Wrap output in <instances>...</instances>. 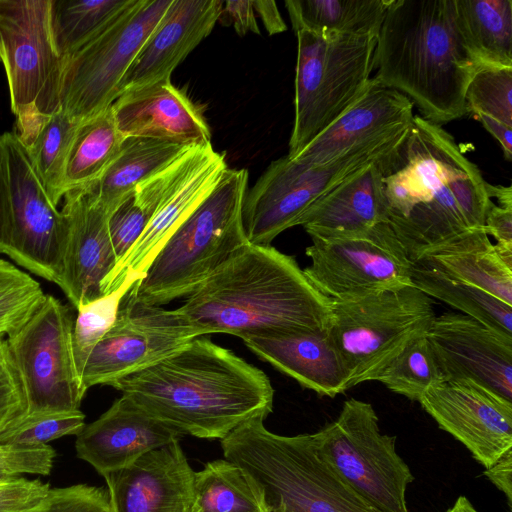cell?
<instances>
[{"label":"cell","mask_w":512,"mask_h":512,"mask_svg":"<svg viewBox=\"0 0 512 512\" xmlns=\"http://www.w3.org/2000/svg\"><path fill=\"white\" fill-rule=\"evenodd\" d=\"M218 21L224 25H232L240 36L248 32L260 34L252 1H223Z\"/></svg>","instance_id":"cell-47"},{"label":"cell","mask_w":512,"mask_h":512,"mask_svg":"<svg viewBox=\"0 0 512 512\" xmlns=\"http://www.w3.org/2000/svg\"><path fill=\"white\" fill-rule=\"evenodd\" d=\"M172 0H135L96 38L64 61L60 109L81 122L108 109L143 44Z\"/></svg>","instance_id":"cell-12"},{"label":"cell","mask_w":512,"mask_h":512,"mask_svg":"<svg viewBox=\"0 0 512 512\" xmlns=\"http://www.w3.org/2000/svg\"><path fill=\"white\" fill-rule=\"evenodd\" d=\"M380 167L389 224L413 264L468 230L483 228L492 201L488 182L441 126L414 115Z\"/></svg>","instance_id":"cell-1"},{"label":"cell","mask_w":512,"mask_h":512,"mask_svg":"<svg viewBox=\"0 0 512 512\" xmlns=\"http://www.w3.org/2000/svg\"><path fill=\"white\" fill-rule=\"evenodd\" d=\"M294 123L287 156L295 157L366 90L377 36L296 32Z\"/></svg>","instance_id":"cell-7"},{"label":"cell","mask_w":512,"mask_h":512,"mask_svg":"<svg viewBox=\"0 0 512 512\" xmlns=\"http://www.w3.org/2000/svg\"><path fill=\"white\" fill-rule=\"evenodd\" d=\"M51 0H0V61L17 135L60 109L64 59L50 27Z\"/></svg>","instance_id":"cell-11"},{"label":"cell","mask_w":512,"mask_h":512,"mask_svg":"<svg viewBox=\"0 0 512 512\" xmlns=\"http://www.w3.org/2000/svg\"><path fill=\"white\" fill-rule=\"evenodd\" d=\"M484 475L507 498L508 506L512 504V449L508 450L493 465L484 470Z\"/></svg>","instance_id":"cell-50"},{"label":"cell","mask_w":512,"mask_h":512,"mask_svg":"<svg viewBox=\"0 0 512 512\" xmlns=\"http://www.w3.org/2000/svg\"><path fill=\"white\" fill-rule=\"evenodd\" d=\"M413 106L408 97L382 86L372 76L363 94L292 159L324 164L352 149L400 133L412 123Z\"/></svg>","instance_id":"cell-21"},{"label":"cell","mask_w":512,"mask_h":512,"mask_svg":"<svg viewBox=\"0 0 512 512\" xmlns=\"http://www.w3.org/2000/svg\"><path fill=\"white\" fill-rule=\"evenodd\" d=\"M6 338V336L0 334V343Z\"/></svg>","instance_id":"cell-56"},{"label":"cell","mask_w":512,"mask_h":512,"mask_svg":"<svg viewBox=\"0 0 512 512\" xmlns=\"http://www.w3.org/2000/svg\"><path fill=\"white\" fill-rule=\"evenodd\" d=\"M380 162L332 190L302 216L298 225L312 238L355 234L389 223Z\"/></svg>","instance_id":"cell-27"},{"label":"cell","mask_w":512,"mask_h":512,"mask_svg":"<svg viewBox=\"0 0 512 512\" xmlns=\"http://www.w3.org/2000/svg\"><path fill=\"white\" fill-rule=\"evenodd\" d=\"M409 128L324 164H306L287 155L272 161L244 196L242 220L248 243L270 245L280 233L298 226L332 190L390 154Z\"/></svg>","instance_id":"cell-9"},{"label":"cell","mask_w":512,"mask_h":512,"mask_svg":"<svg viewBox=\"0 0 512 512\" xmlns=\"http://www.w3.org/2000/svg\"><path fill=\"white\" fill-rule=\"evenodd\" d=\"M191 148L155 138L125 137L118 155L102 176L85 187L110 214L138 184L171 165Z\"/></svg>","instance_id":"cell-29"},{"label":"cell","mask_w":512,"mask_h":512,"mask_svg":"<svg viewBox=\"0 0 512 512\" xmlns=\"http://www.w3.org/2000/svg\"><path fill=\"white\" fill-rule=\"evenodd\" d=\"M194 472L176 440L105 474L112 512H193Z\"/></svg>","instance_id":"cell-20"},{"label":"cell","mask_w":512,"mask_h":512,"mask_svg":"<svg viewBox=\"0 0 512 512\" xmlns=\"http://www.w3.org/2000/svg\"><path fill=\"white\" fill-rule=\"evenodd\" d=\"M110 108L124 137H149L192 147L211 144L205 118L171 80L126 90Z\"/></svg>","instance_id":"cell-22"},{"label":"cell","mask_w":512,"mask_h":512,"mask_svg":"<svg viewBox=\"0 0 512 512\" xmlns=\"http://www.w3.org/2000/svg\"><path fill=\"white\" fill-rule=\"evenodd\" d=\"M466 114H483L512 127V67L480 65L465 92Z\"/></svg>","instance_id":"cell-40"},{"label":"cell","mask_w":512,"mask_h":512,"mask_svg":"<svg viewBox=\"0 0 512 512\" xmlns=\"http://www.w3.org/2000/svg\"><path fill=\"white\" fill-rule=\"evenodd\" d=\"M134 284L126 279L118 288L76 309L72 347L80 378L90 353L115 322L122 299Z\"/></svg>","instance_id":"cell-38"},{"label":"cell","mask_w":512,"mask_h":512,"mask_svg":"<svg viewBox=\"0 0 512 512\" xmlns=\"http://www.w3.org/2000/svg\"><path fill=\"white\" fill-rule=\"evenodd\" d=\"M246 169L226 168L209 194L179 225L131 290L149 305L187 297L232 254L248 244L242 206Z\"/></svg>","instance_id":"cell-6"},{"label":"cell","mask_w":512,"mask_h":512,"mask_svg":"<svg viewBox=\"0 0 512 512\" xmlns=\"http://www.w3.org/2000/svg\"><path fill=\"white\" fill-rule=\"evenodd\" d=\"M135 0H51L50 27L64 61L96 38Z\"/></svg>","instance_id":"cell-36"},{"label":"cell","mask_w":512,"mask_h":512,"mask_svg":"<svg viewBox=\"0 0 512 512\" xmlns=\"http://www.w3.org/2000/svg\"><path fill=\"white\" fill-rule=\"evenodd\" d=\"M418 264L435 268L512 306V249L493 244L483 228L470 229L430 251Z\"/></svg>","instance_id":"cell-28"},{"label":"cell","mask_w":512,"mask_h":512,"mask_svg":"<svg viewBox=\"0 0 512 512\" xmlns=\"http://www.w3.org/2000/svg\"><path fill=\"white\" fill-rule=\"evenodd\" d=\"M112 387L181 435L203 439L222 440L273 409L268 376L204 336Z\"/></svg>","instance_id":"cell-2"},{"label":"cell","mask_w":512,"mask_h":512,"mask_svg":"<svg viewBox=\"0 0 512 512\" xmlns=\"http://www.w3.org/2000/svg\"><path fill=\"white\" fill-rule=\"evenodd\" d=\"M68 305L46 294L30 319L6 337L27 401V414L79 411L85 391L77 371Z\"/></svg>","instance_id":"cell-13"},{"label":"cell","mask_w":512,"mask_h":512,"mask_svg":"<svg viewBox=\"0 0 512 512\" xmlns=\"http://www.w3.org/2000/svg\"><path fill=\"white\" fill-rule=\"evenodd\" d=\"M198 336L176 309L141 302L130 288L122 299L115 322L85 363L82 388L86 393L95 385L112 387L170 356Z\"/></svg>","instance_id":"cell-15"},{"label":"cell","mask_w":512,"mask_h":512,"mask_svg":"<svg viewBox=\"0 0 512 512\" xmlns=\"http://www.w3.org/2000/svg\"><path fill=\"white\" fill-rule=\"evenodd\" d=\"M55 451L49 445L20 446L0 444V471L21 475L50 473Z\"/></svg>","instance_id":"cell-45"},{"label":"cell","mask_w":512,"mask_h":512,"mask_svg":"<svg viewBox=\"0 0 512 512\" xmlns=\"http://www.w3.org/2000/svg\"><path fill=\"white\" fill-rule=\"evenodd\" d=\"M21 476L0 471V484L16 480Z\"/></svg>","instance_id":"cell-55"},{"label":"cell","mask_w":512,"mask_h":512,"mask_svg":"<svg viewBox=\"0 0 512 512\" xmlns=\"http://www.w3.org/2000/svg\"><path fill=\"white\" fill-rule=\"evenodd\" d=\"M321 457L381 512H409L406 492L414 480L396 452V437L382 434L373 406L355 398L338 417L312 434Z\"/></svg>","instance_id":"cell-10"},{"label":"cell","mask_w":512,"mask_h":512,"mask_svg":"<svg viewBox=\"0 0 512 512\" xmlns=\"http://www.w3.org/2000/svg\"><path fill=\"white\" fill-rule=\"evenodd\" d=\"M426 338L444 382L477 385L512 402V338L460 312L435 316Z\"/></svg>","instance_id":"cell-17"},{"label":"cell","mask_w":512,"mask_h":512,"mask_svg":"<svg viewBox=\"0 0 512 512\" xmlns=\"http://www.w3.org/2000/svg\"><path fill=\"white\" fill-rule=\"evenodd\" d=\"M222 4L221 0H172L125 74L119 95L171 80L175 68L212 32Z\"/></svg>","instance_id":"cell-24"},{"label":"cell","mask_w":512,"mask_h":512,"mask_svg":"<svg viewBox=\"0 0 512 512\" xmlns=\"http://www.w3.org/2000/svg\"><path fill=\"white\" fill-rule=\"evenodd\" d=\"M483 229L488 236L496 239L497 245L512 249V207L496 205L491 201Z\"/></svg>","instance_id":"cell-48"},{"label":"cell","mask_w":512,"mask_h":512,"mask_svg":"<svg viewBox=\"0 0 512 512\" xmlns=\"http://www.w3.org/2000/svg\"><path fill=\"white\" fill-rule=\"evenodd\" d=\"M392 0H286L293 30L377 36Z\"/></svg>","instance_id":"cell-31"},{"label":"cell","mask_w":512,"mask_h":512,"mask_svg":"<svg viewBox=\"0 0 512 512\" xmlns=\"http://www.w3.org/2000/svg\"><path fill=\"white\" fill-rule=\"evenodd\" d=\"M478 63L456 26L453 0H392L377 35L373 76L442 126L466 114Z\"/></svg>","instance_id":"cell-4"},{"label":"cell","mask_w":512,"mask_h":512,"mask_svg":"<svg viewBox=\"0 0 512 512\" xmlns=\"http://www.w3.org/2000/svg\"><path fill=\"white\" fill-rule=\"evenodd\" d=\"M263 422L243 423L221 448L256 482L269 512H381L321 457L312 434L278 435Z\"/></svg>","instance_id":"cell-5"},{"label":"cell","mask_w":512,"mask_h":512,"mask_svg":"<svg viewBox=\"0 0 512 512\" xmlns=\"http://www.w3.org/2000/svg\"><path fill=\"white\" fill-rule=\"evenodd\" d=\"M50 485L39 479L16 480L0 484V512H35L46 501Z\"/></svg>","instance_id":"cell-46"},{"label":"cell","mask_w":512,"mask_h":512,"mask_svg":"<svg viewBox=\"0 0 512 512\" xmlns=\"http://www.w3.org/2000/svg\"><path fill=\"white\" fill-rule=\"evenodd\" d=\"M242 340L304 388L331 398L348 390V374L328 330L250 335Z\"/></svg>","instance_id":"cell-26"},{"label":"cell","mask_w":512,"mask_h":512,"mask_svg":"<svg viewBox=\"0 0 512 512\" xmlns=\"http://www.w3.org/2000/svg\"><path fill=\"white\" fill-rule=\"evenodd\" d=\"M419 403L485 469L512 449V402L474 384L442 382Z\"/></svg>","instance_id":"cell-18"},{"label":"cell","mask_w":512,"mask_h":512,"mask_svg":"<svg viewBox=\"0 0 512 512\" xmlns=\"http://www.w3.org/2000/svg\"><path fill=\"white\" fill-rule=\"evenodd\" d=\"M174 428L122 396L77 435V456L105 474L129 466L144 454L179 440Z\"/></svg>","instance_id":"cell-23"},{"label":"cell","mask_w":512,"mask_h":512,"mask_svg":"<svg viewBox=\"0 0 512 512\" xmlns=\"http://www.w3.org/2000/svg\"><path fill=\"white\" fill-rule=\"evenodd\" d=\"M124 139L110 107L81 121L67 157L65 194L97 181L118 155Z\"/></svg>","instance_id":"cell-32"},{"label":"cell","mask_w":512,"mask_h":512,"mask_svg":"<svg viewBox=\"0 0 512 512\" xmlns=\"http://www.w3.org/2000/svg\"><path fill=\"white\" fill-rule=\"evenodd\" d=\"M487 191L490 198H496L499 205L512 207V189L511 186L492 185L487 183Z\"/></svg>","instance_id":"cell-53"},{"label":"cell","mask_w":512,"mask_h":512,"mask_svg":"<svg viewBox=\"0 0 512 512\" xmlns=\"http://www.w3.org/2000/svg\"><path fill=\"white\" fill-rule=\"evenodd\" d=\"M35 512H112L108 491L102 487L77 484L54 488Z\"/></svg>","instance_id":"cell-44"},{"label":"cell","mask_w":512,"mask_h":512,"mask_svg":"<svg viewBox=\"0 0 512 512\" xmlns=\"http://www.w3.org/2000/svg\"><path fill=\"white\" fill-rule=\"evenodd\" d=\"M483 125V127L499 142L504 152L505 158L512 159V127L493 119L487 115L477 114L474 116Z\"/></svg>","instance_id":"cell-52"},{"label":"cell","mask_w":512,"mask_h":512,"mask_svg":"<svg viewBox=\"0 0 512 512\" xmlns=\"http://www.w3.org/2000/svg\"><path fill=\"white\" fill-rule=\"evenodd\" d=\"M45 295L37 280L0 259V334L7 337L21 328L41 306Z\"/></svg>","instance_id":"cell-39"},{"label":"cell","mask_w":512,"mask_h":512,"mask_svg":"<svg viewBox=\"0 0 512 512\" xmlns=\"http://www.w3.org/2000/svg\"><path fill=\"white\" fill-rule=\"evenodd\" d=\"M2 138L10 186V229L5 255L57 285L65 217L50 200L16 133H4Z\"/></svg>","instance_id":"cell-16"},{"label":"cell","mask_w":512,"mask_h":512,"mask_svg":"<svg viewBox=\"0 0 512 512\" xmlns=\"http://www.w3.org/2000/svg\"><path fill=\"white\" fill-rule=\"evenodd\" d=\"M392 392L418 401L430 388L444 382L430 344L423 335L413 340L375 378Z\"/></svg>","instance_id":"cell-37"},{"label":"cell","mask_w":512,"mask_h":512,"mask_svg":"<svg viewBox=\"0 0 512 512\" xmlns=\"http://www.w3.org/2000/svg\"><path fill=\"white\" fill-rule=\"evenodd\" d=\"M457 29L478 65L512 67V1L453 0Z\"/></svg>","instance_id":"cell-30"},{"label":"cell","mask_w":512,"mask_h":512,"mask_svg":"<svg viewBox=\"0 0 512 512\" xmlns=\"http://www.w3.org/2000/svg\"><path fill=\"white\" fill-rule=\"evenodd\" d=\"M79 123L59 109L27 133L16 134L38 179L55 206L65 195V167Z\"/></svg>","instance_id":"cell-35"},{"label":"cell","mask_w":512,"mask_h":512,"mask_svg":"<svg viewBox=\"0 0 512 512\" xmlns=\"http://www.w3.org/2000/svg\"><path fill=\"white\" fill-rule=\"evenodd\" d=\"M253 8L256 16H259L265 29L270 35L282 33L287 26L274 1L253 0Z\"/></svg>","instance_id":"cell-51"},{"label":"cell","mask_w":512,"mask_h":512,"mask_svg":"<svg viewBox=\"0 0 512 512\" xmlns=\"http://www.w3.org/2000/svg\"><path fill=\"white\" fill-rule=\"evenodd\" d=\"M10 229V186L8 159L0 136V254H5Z\"/></svg>","instance_id":"cell-49"},{"label":"cell","mask_w":512,"mask_h":512,"mask_svg":"<svg viewBox=\"0 0 512 512\" xmlns=\"http://www.w3.org/2000/svg\"><path fill=\"white\" fill-rule=\"evenodd\" d=\"M446 512H479L465 496H459Z\"/></svg>","instance_id":"cell-54"},{"label":"cell","mask_w":512,"mask_h":512,"mask_svg":"<svg viewBox=\"0 0 512 512\" xmlns=\"http://www.w3.org/2000/svg\"><path fill=\"white\" fill-rule=\"evenodd\" d=\"M85 426L81 410L62 413L26 414L0 435V444L37 446L66 435H78Z\"/></svg>","instance_id":"cell-41"},{"label":"cell","mask_w":512,"mask_h":512,"mask_svg":"<svg viewBox=\"0 0 512 512\" xmlns=\"http://www.w3.org/2000/svg\"><path fill=\"white\" fill-rule=\"evenodd\" d=\"M61 210L66 232L57 285L75 309L103 295L102 284L117 264L108 211L87 187L68 191Z\"/></svg>","instance_id":"cell-19"},{"label":"cell","mask_w":512,"mask_h":512,"mask_svg":"<svg viewBox=\"0 0 512 512\" xmlns=\"http://www.w3.org/2000/svg\"><path fill=\"white\" fill-rule=\"evenodd\" d=\"M193 498V512H269L256 482L225 458L194 472Z\"/></svg>","instance_id":"cell-33"},{"label":"cell","mask_w":512,"mask_h":512,"mask_svg":"<svg viewBox=\"0 0 512 512\" xmlns=\"http://www.w3.org/2000/svg\"><path fill=\"white\" fill-rule=\"evenodd\" d=\"M177 312L199 336L323 332L331 300L294 259L271 245L246 244L202 282Z\"/></svg>","instance_id":"cell-3"},{"label":"cell","mask_w":512,"mask_h":512,"mask_svg":"<svg viewBox=\"0 0 512 512\" xmlns=\"http://www.w3.org/2000/svg\"><path fill=\"white\" fill-rule=\"evenodd\" d=\"M311 239L306 248L311 263L303 271L331 300L413 285L414 264L389 223L355 234Z\"/></svg>","instance_id":"cell-14"},{"label":"cell","mask_w":512,"mask_h":512,"mask_svg":"<svg viewBox=\"0 0 512 512\" xmlns=\"http://www.w3.org/2000/svg\"><path fill=\"white\" fill-rule=\"evenodd\" d=\"M224 154L207 145L187 178L165 199L146 229L102 284V293L118 288L124 280L137 282L179 225L209 194L227 168Z\"/></svg>","instance_id":"cell-25"},{"label":"cell","mask_w":512,"mask_h":512,"mask_svg":"<svg viewBox=\"0 0 512 512\" xmlns=\"http://www.w3.org/2000/svg\"><path fill=\"white\" fill-rule=\"evenodd\" d=\"M157 209L151 196L134 188L109 214L108 229L117 263L139 239Z\"/></svg>","instance_id":"cell-42"},{"label":"cell","mask_w":512,"mask_h":512,"mask_svg":"<svg viewBox=\"0 0 512 512\" xmlns=\"http://www.w3.org/2000/svg\"><path fill=\"white\" fill-rule=\"evenodd\" d=\"M5 339L0 343V435L27 414L23 386Z\"/></svg>","instance_id":"cell-43"},{"label":"cell","mask_w":512,"mask_h":512,"mask_svg":"<svg viewBox=\"0 0 512 512\" xmlns=\"http://www.w3.org/2000/svg\"><path fill=\"white\" fill-rule=\"evenodd\" d=\"M412 284L430 298L438 299L494 331L512 338V306L441 271L414 264Z\"/></svg>","instance_id":"cell-34"},{"label":"cell","mask_w":512,"mask_h":512,"mask_svg":"<svg viewBox=\"0 0 512 512\" xmlns=\"http://www.w3.org/2000/svg\"><path fill=\"white\" fill-rule=\"evenodd\" d=\"M331 308L328 331L348 374V389L374 381L413 340L426 335L436 316L433 300L413 285L331 300Z\"/></svg>","instance_id":"cell-8"}]
</instances>
